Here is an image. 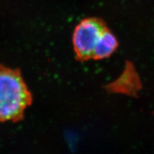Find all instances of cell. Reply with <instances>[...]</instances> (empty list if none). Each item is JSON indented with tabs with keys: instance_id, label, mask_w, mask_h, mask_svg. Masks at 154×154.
Here are the masks:
<instances>
[{
	"instance_id": "obj_1",
	"label": "cell",
	"mask_w": 154,
	"mask_h": 154,
	"mask_svg": "<svg viewBox=\"0 0 154 154\" xmlns=\"http://www.w3.org/2000/svg\"><path fill=\"white\" fill-rule=\"evenodd\" d=\"M32 103L20 71L0 64V123L18 122Z\"/></svg>"
},
{
	"instance_id": "obj_2",
	"label": "cell",
	"mask_w": 154,
	"mask_h": 154,
	"mask_svg": "<svg viewBox=\"0 0 154 154\" xmlns=\"http://www.w3.org/2000/svg\"><path fill=\"white\" fill-rule=\"evenodd\" d=\"M107 29L101 20L95 18L85 19L77 25L73 34V45L79 60L94 59L98 44Z\"/></svg>"
},
{
	"instance_id": "obj_3",
	"label": "cell",
	"mask_w": 154,
	"mask_h": 154,
	"mask_svg": "<svg viewBox=\"0 0 154 154\" xmlns=\"http://www.w3.org/2000/svg\"><path fill=\"white\" fill-rule=\"evenodd\" d=\"M118 41L109 29L103 33L94 55L95 60L104 59L112 55L118 47Z\"/></svg>"
}]
</instances>
